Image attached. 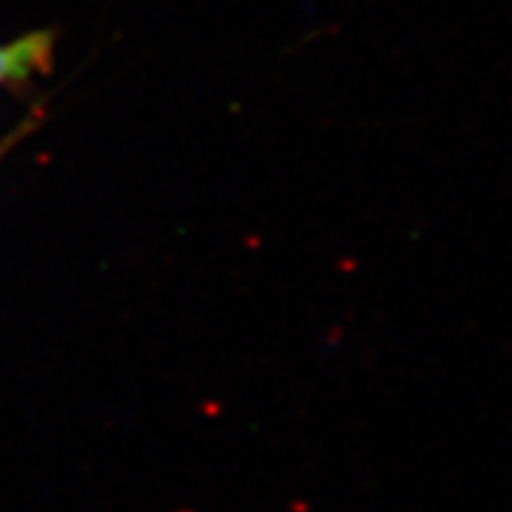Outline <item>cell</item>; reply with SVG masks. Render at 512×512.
<instances>
[{
	"instance_id": "obj_1",
	"label": "cell",
	"mask_w": 512,
	"mask_h": 512,
	"mask_svg": "<svg viewBox=\"0 0 512 512\" xmlns=\"http://www.w3.org/2000/svg\"><path fill=\"white\" fill-rule=\"evenodd\" d=\"M53 50V36L36 31L8 46H0V83L27 79L36 69L46 67Z\"/></svg>"
}]
</instances>
